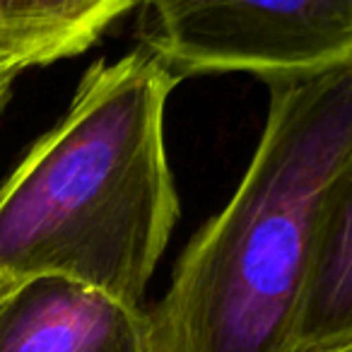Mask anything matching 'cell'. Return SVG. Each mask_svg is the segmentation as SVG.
Returning a JSON list of instances; mask_svg holds the SVG:
<instances>
[{
    "mask_svg": "<svg viewBox=\"0 0 352 352\" xmlns=\"http://www.w3.org/2000/svg\"><path fill=\"white\" fill-rule=\"evenodd\" d=\"M152 49L94 63L68 111L0 184V283L58 275L142 307L179 220Z\"/></svg>",
    "mask_w": 352,
    "mask_h": 352,
    "instance_id": "obj_1",
    "label": "cell"
},
{
    "mask_svg": "<svg viewBox=\"0 0 352 352\" xmlns=\"http://www.w3.org/2000/svg\"><path fill=\"white\" fill-rule=\"evenodd\" d=\"M352 157V60L275 80L239 186L150 318V352H289L326 196Z\"/></svg>",
    "mask_w": 352,
    "mask_h": 352,
    "instance_id": "obj_2",
    "label": "cell"
},
{
    "mask_svg": "<svg viewBox=\"0 0 352 352\" xmlns=\"http://www.w3.org/2000/svg\"><path fill=\"white\" fill-rule=\"evenodd\" d=\"M147 49L176 73H321L352 58V0H142Z\"/></svg>",
    "mask_w": 352,
    "mask_h": 352,
    "instance_id": "obj_3",
    "label": "cell"
},
{
    "mask_svg": "<svg viewBox=\"0 0 352 352\" xmlns=\"http://www.w3.org/2000/svg\"><path fill=\"white\" fill-rule=\"evenodd\" d=\"M0 352H150V318L58 275L3 283Z\"/></svg>",
    "mask_w": 352,
    "mask_h": 352,
    "instance_id": "obj_4",
    "label": "cell"
},
{
    "mask_svg": "<svg viewBox=\"0 0 352 352\" xmlns=\"http://www.w3.org/2000/svg\"><path fill=\"white\" fill-rule=\"evenodd\" d=\"M352 340V157L326 196L289 352Z\"/></svg>",
    "mask_w": 352,
    "mask_h": 352,
    "instance_id": "obj_5",
    "label": "cell"
},
{
    "mask_svg": "<svg viewBox=\"0 0 352 352\" xmlns=\"http://www.w3.org/2000/svg\"><path fill=\"white\" fill-rule=\"evenodd\" d=\"M135 6L142 0H3V27L46 41L60 58H73Z\"/></svg>",
    "mask_w": 352,
    "mask_h": 352,
    "instance_id": "obj_6",
    "label": "cell"
},
{
    "mask_svg": "<svg viewBox=\"0 0 352 352\" xmlns=\"http://www.w3.org/2000/svg\"><path fill=\"white\" fill-rule=\"evenodd\" d=\"M60 60L51 44L25 34H0V111L6 107L15 80L25 70Z\"/></svg>",
    "mask_w": 352,
    "mask_h": 352,
    "instance_id": "obj_7",
    "label": "cell"
},
{
    "mask_svg": "<svg viewBox=\"0 0 352 352\" xmlns=\"http://www.w3.org/2000/svg\"><path fill=\"white\" fill-rule=\"evenodd\" d=\"M321 352H352V340H345L336 347H328V350H321Z\"/></svg>",
    "mask_w": 352,
    "mask_h": 352,
    "instance_id": "obj_8",
    "label": "cell"
},
{
    "mask_svg": "<svg viewBox=\"0 0 352 352\" xmlns=\"http://www.w3.org/2000/svg\"><path fill=\"white\" fill-rule=\"evenodd\" d=\"M6 27H3V0H0V34H6ZM8 34H12V32H8Z\"/></svg>",
    "mask_w": 352,
    "mask_h": 352,
    "instance_id": "obj_9",
    "label": "cell"
},
{
    "mask_svg": "<svg viewBox=\"0 0 352 352\" xmlns=\"http://www.w3.org/2000/svg\"><path fill=\"white\" fill-rule=\"evenodd\" d=\"M0 287H3V283H0Z\"/></svg>",
    "mask_w": 352,
    "mask_h": 352,
    "instance_id": "obj_10",
    "label": "cell"
},
{
    "mask_svg": "<svg viewBox=\"0 0 352 352\" xmlns=\"http://www.w3.org/2000/svg\"><path fill=\"white\" fill-rule=\"evenodd\" d=\"M350 60H352V58H350Z\"/></svg>",
    "mask_w": 352,
    "mask_h": 352,
    "instance_id": "obj_11",
    "label": "cell"
}]
</instances>
